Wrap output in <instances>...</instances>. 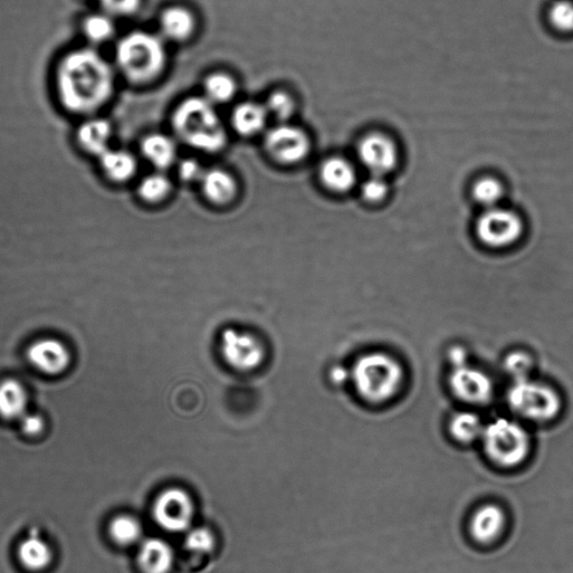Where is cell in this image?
<instances>
[{"label":"cell","instance_id":"3","mask_svg":"<svg viewBox=\"0 0 573 573\" xmlns=\"http://www.w3.org/2000/svg\"><path fill=\"white\" fill-rule=\"evenodd\" d=\"M178 138L194 149L215 154L224 148L227 136L215 104L205 97L188 98L179 103L172 118Z\"/></svg>","mask_w":573,"mask_h":573},{"label":"cell","instance_id":"24","mask_svg":"<svg viewBox=\"0 0 573 573\" xmlns=\"http://www.w3.org/2000/svg\"><path fill=\"white\" fill-rule=\"evenodd\" d=\"M141 151L146 159L159 169L170 167L177 156L174 140L163 134H151L145 137L141 143Z\"/></svg>","mask_w":573,"mask_h":573},{"label":"cell","instance_id":"15","mask_svg":"<svg viewBox=\"0 0 573 573\" xmlns=\"http://www.w3.org/2000/svg\"><path fill=\"white\" fill-rule=\"evenodd\" d=\"M54 552L51 544L42 537L39 529H32L18 547V559L30 571H43L53 562Z\"/></svg>","mask_w":573,"mask_h":573},{"label":"cell","instance_id":"5","mask_svg":"<svg viewBox=\"0 0 573 573\" xmlns=\"http://www.w3.org/2000/svg\"><path fill=\"white\" fill-rule=\"evenodd\" d=\"M481 439L487 456L503 468L520 465L531 451L528 431L510 419L500 418L487 425Z\"/></svg>","mask_w":573,"mask_h":573},{"label":"cell","instance_id":"18","mask_svg":"<svg viewBox=\"0 0 573 573\" xmlns=\"http://www.w3.org/2000/svg\"><path fill=\"white\" fill-rule=\"evenodd\" d=\"M112 136L110 122L103 118L89 117L80 126L77 138L80 146L89 154L101 156L109 149Z\"/></svg>","mask_w":573,"mask_h":573},{"label":"cell","instance_id":"10","mask_svg":"<svg viewBox=\"0 0 573 573\" xmlns=\"http://www.w3.org/2000/svg\"><path fill=\"white\" fill-rule=\"evenodd\" d=\"M154 519L170 533H181L191 527L194 504L191 496L177 487L166 490L155 501Z\"/></svg>","mask_w":573,"mask_h":573},{"label":"cell","instance_id":"25","mask_svg":"<svg viewBox=\"0 0 573 573\" xmlns=\"http://www.w3.org/2000/svg\"><path fill=\"white\" fill-rule=\"evenodd\" d=\"M104 173L112 181L122 183L129 181L137 170V162L130 153L125 150L109 149L101 158Z\"/></svg>","mask_w":573,"mask_h":573},{"label":"cell","instance_id":"17","mask_svg":"<svg viewBox=\"0 0 573 573\" xmlns=\"http://www.w3.org/2000/svg\"><path fill=\"white\" fill-rule=\"evenodd\" d=\"M159 28L163 40L182 43L191 39L196 32V21L188 9L174 6L165 9L160 16Z\"/></svg>","mask_w":573,"mask_h":573},{"label":"cell","instance_id":"4","mask_svg":"<svg viewBox=\"0 0 573 573\" xmlns=\"http://www.w3.org/2000/svg\"><path fill=\"white\" fill-rule=\"evenodd\" d=\"M355 389L369 404L381 405L400 392L405 382V371L395 358L386 353L363 355L350 371Z\"/></svg>","mask_w":573,"mask_h":573},{"label":"cell","instance_id":"39","mask_svg":"<svg viewBox=\"0 0 573 573\" xmlns=\"http://www.w3.org/2000/svg\"><path fill=\"white\" fill-rule=\"evenodd\" d=\"M449 361L454 366V368H459L467 366V354L466 350L463 348H454L449 353Z\"/></svg>","mask_w":573,"mask_h":573},{"label":"cell","instance_id":"7","mask_svg":"<svg viewBox=\"0 0 573 573\" xmlns=\"http://www.w3.org/2000/svg\"><path fill=\"white\" fill-rule=\"evenodd\" d=\"M522 220L503 208H489L477 222V236L491 248H505L519 241L523 234Z\"/></svg>","mask_w":573,"mask_h":573},{"label":"cell","instance_id":"20","mask_svg":"<svg viewBox=\"0 0 573 573\" xmlns=\"http://www.w3.org/2000/svg\"><path fill=\"white\" fill-rule=\"evenodd\" d=\"M138 565L144 573H168L174 565V552L160 539H148L141 544Z\"/></svg>","mask_w":573,"mask_h":573},{"label":"cell","instance_id":"12","mask_svg":"<svg viewBox=\"0 0 573 573\" xmlns=\"http://www.w3.org/2000/svg\"><path fill=\"white\" fill-rule=\"evenodd\" d=\"M28 361L46 376H60L68 371L72 354L63 342L55 339L35 340L27 349Z\"/></svg>","mask_w":573,"mask_h":573},{"label":"cell","instance_id":"14","mask_svg":"<svg viewBox=\"0 0 573 573\" xmlns=\"http://www.w3.org/2000/svg\"><path fill=\"white\" fill-rule=\"evenodd\" d=\"M506 516L504 511L495 504L482 505L473 514L470 531L477 542L489 544L495 542L504 533Z\"/></svg>","mask_w":573,"mask_h":573},{"label":"cell","instance_id":"32","mask_svg":"<svg viewBox=\"0 0 573 573\" xmlns=\"http://www.w3.org/2000/svg\"><path fill=\"white\" fill-rule=\"evenodd\" d=\"M99 8L113 20L134 16L139 11L141 0H97Z\"/></svg>","mask_w":573,"mask_h":573},{"label":"cell","instance_id":"40","mask_svg":"<svg viewBox=\"0 0 573 573\" xmlns=\"http://www.w3.org/2000/svg\"><path fill=\"white\" fill-rule=\"evenodd\" d=\"M349 377L350 372H349L347 368L343 367H335L334 368H331L330 380L333 381L335 385H344Z\"/></svg>","mask_w":573,"mask_h":573},{"label":"cell","instance_id":"36","mask_svg":"<svg viewBox=\"0 0 573 573\" xmlns=\"http://www.w3.org/2000/svg\"><path fill=\"white\" fill-rule=\"evenodd\" d=\"M389 187L381 177H369L362 185V196L369 203H378L385 200Z\"/></svg>","mask_w":573,"mask_h":573},{"label":"cell","instance_id":"26","mask_svg":"<svg viewBox=\"0 0 573 573\" xmlns=\"http://www.w3.org/2000/svg\"><path fill=\"white\" fill-rule=\"evenodd\" d=\"M109 535L113 542L122 547L134 546L143 537V527L134 516L122 514L111 520Z\"/></svg>","mask_w":573,"mask_h":573},{"label":"cell","instance_id":"21","mask_svg":"<svg viewBox=\"0 0 573 573\" xmlns=\"http://www.w3.org/2000/svg\"><path fill=\"white\" fill-rule=\"evenodd\" d=\"M201 183L205 197L215 205H230L238 192L234 177L220 168L207 170Z\"/></svg>","mask_w":573,"mask_h":573},{"label":"cell","instance_id":"27","mask_svg":"<svg viewBox=\"0 0 573 573\" xmlns=\"http://www.w3.org/2000/svg\"><path fill=\"white\" fill-rule=\"evenodd\" d=\"M484 429L480 416L472 412H459L449 425L453 437L462 444H471L482 438Z\"/></svg>","mask_w":573,"mask_h":573},{"label":"cell","instance_id":"2","mask_svg":"<svg viewBox=\"0 0 573 573\" xmlns=\"http://www.w3.org/2000/svg\"><path fill=\"white\" fill-rule=\"evenodd\" d=\"M167 53L162 36L144 31L122 36L116 46L115 69L128 82L145 85L163 74Z\"/></svg>","mask_w":573,"mask_h":573},{"label":"cell","instance_id":"30","mask_svg":"<svg viewBox=\"0 0 573 573\" xmlns=\"http://www.w3.org/2000/svg\"><path fill=\"white\" fill-rule=\"evenodd\" d=\"M503 186L494 178L485 177L480 179L473 186V196L476 202L487 208L495 207L503 196Z\"/></svg>","mask_w":573,"mask_h":573},{"label":"cell","instance_id":"38","mask_svg":"<svg viewBox=\"0 0 573 573\" xmlns=\"http://www.w3.org/2000/svg\"><path fill=\"white\" fill-rule=\"evenodd\" d=\"M205 170L203 169L202 165L196 159H185L178 166L179 178L183 182L194 183L202 181L205 177Z\"/></svg>","mask_w":573,"mask_h":573},{"label":"cell","instance_id":"22","mask_svg":"<svg viewBox=\"0 0 573 573\" xmlns=\"http://www.w3.org/2000/svg\"><path fill=\"white\" fill-rule=\"evenodd\" d=\"M80 30L87 45L98 49L116 36V20L99 9L98 12L89 13L82 18Z\"/></svg>","mask_w":573,"mask_h":573},{"label":"cell","instance_id":"31","mask_svg":"<svg viewBox=\"0 0 573 573\" xmlns=\"http://www.w3.org/2000/svg\"><path fill=\"white\" fill-rule=\"evenodd\" d=\"M264 107H266L269 117L272 116L282 123H286L288 119H291L296 108L293 99L283 91L270 94Z\"/></svg>","mask_w":573,"mask_h":573},{"label":"cell","instance_id":"28","mask_svg":"<svg viewBox=\"0 0 573 573\" xmlns=\"http://www.w3.org/2000/svg\"><path fill=\"white\" fill-rule=\"evenodd\" d=\"M236 82L231 75L215 73L207 77L205 82V98L212 104L230 102L236 94Z\"/></svg>","mask_w":573,"mask_h":573},{"label":"cell","instance_id":"19","mask_svg":"<svg viewBox=\"0 0 573 573\" xmlns=\"http://www.w3.org/2000/svg\"><path fill=\"white\" fill-rule=\"evenodd\" d=\"M320 178L324 186L334 193H347L357 183V172L349 160L330 158L320 168Z\"/></svg>","mask_w":573,"mask_h":573},{"label":"cell","instance_id":"35","mask_svg":"<svg viewBox=\"0 0 573 573\" xmlns=\"http://www.w3.org/2000/svg\"><path fill=\"white\" fill-rule=\"evenodd\" d=\"M185 547L188 551L196 553H208L215 547V535L210 530L198 528L191 530L185 539Z\"/></svg>","mask_w":573,"mask_h":573},{"label":"cell","instance_id":"37","mask_svg":"<svg viewBox=\"0 0 573 573\" xmlns=\"http://www.w3.org/2000/svg\"><path fill=\"white\" fill-rule=\"evenodd\" d=\"M20 428L24 434L28 437H37V435L44 433L46 428V421L44 416L36 412L28 411L25 415H23L21 420L18 421Z\"/></svg>","mask_w":573,"mask_h":573},{"label":"cell","instance_id":"16","mask_svg":"<svg viewBox=\"0 0 573 573\" xmlns=\"http://www.w3.org/2000/svg\"><path fill=\"white\" fill-rule=\"evenodd\" d=\"M30 405L26 387L17 378L0 381V416L8 421H20Z\"/></svg>","mask_w":573,"mask_h":573},{"label":"cell","instance_id":"8","mask_svg":"<svg viewBox=\"0 0 573 573\" xmlns=\"http://www.w3.org/2000/svg\"><path fill=\"white\" fill-rule=\"evenodd\" d=\"M264 147L278 163L295 165L302 162L310 154V140L301 128L281 123L267 132Z\"/></svg>","mask_w":573,"mask_h":573},{"label":"cell","instance_id":"13","mask_svg":"<svg viewBox=\"0 0 573 573\" xmlns=\"http://www.w3.org/2000/svg\"><path fill=\"white\" fill-rule=\"evenodd\" d=\"M451 387L459 400L471 405H485L494 393V387L489 376L480 369L471 367L454 368Z\"/></svg>","mask_w":573,"mask_h":573},{"label":"cell","instance_id":"34","mask_svg":"<svg viewBox=\"0 0 573 573\" xmlns=\"http://www.w3.org/2000/svg\"><path fill=\"white\" fill-rule=\"evenodd\" d=\"M550 21L557 30L573 32V2L558 0L550 8Z\"/></svg>","mask_w":573,"mask_h":573},{"label":"cell","instance_id":"23","mask_svg":"<svg viewBox=\"0 0 573 573\" xmlns=\"http://www.w3.org/2000/svg\"><path fill=\"white\" fill-rule=\"evenodd\" d=\"M268 118L264 104L244 102L234 109L231 121L238 134L251 137L260 134L264 129Z\"/></svg>","mask_w":573,"mask_h":573},{"label":"cell","instance_id":"33","mask_svg":"<svg viewBox=\"0 0 573 573\" xmlns=\"http://www.w3.org/2000/svg\"><path fill=\"white\" fill-rule=\"evenodd\" d=\"M532 358L523 352H514L505 358V371L513 377L514 381L525 380L532 371Z\"/></svg>","mask_w":573,"mask_h":573},{"label":"cell","instance_id":"29","mask_svg":"<svg viewBox=\"0 0 573 573\" xmlns=\"http://www.w3.org/2000/svg\"><path fill=\"white\" fill-rule=\"evenodd\" d=\"M170 191H172V184L167 177L160 173L148 175L138 186L139 196L148 203L164 201Z\"/></svg>","mask_w":573,"mask_h":573},{"label":"cell","instance_id":"9","mask_svg":"<svg viewBox=\"0 0 573 573\" xmlns=\"http://www.w3.org/2000/svg\"><path fill=\"white\" fill-rule=\"evenodd\" d=\"M220 348L225 362L238 371H253L263 362V343L254 335L246 331L234 329L224 330Z\"/></svg>","mask_w":573,"mask_h":573},{"label":"cell","instance_id":"6","mask_svg":"<svg viewBox=\"0 0 573 573\" xmlns=\"http://www.w3.org/2000/svg\"><path fill=\"white\" fill-rule=\"evenodd\" d=\"M511 410L524 419L548 423L560 414L561 397L550 386L532 380L514 381L508 393Z\"/></svg>","mask_w":573,"mask_h":573},{"label":"cell","instance_id":"1","mask_svg":"<svg viewBox=\"0 0 573 573\" xmlns=\"http://www.w3.org/2000/svg\"><path fill=\"white\" fill-rule=\"evenodd\" d=\"M116 81L115 65L91 46L65 52L54 66L56 99L75 116L92 117L106 107L115 93Z\"/></svg>","mask_w":573,"mask_h":573},{"label":"cell","instance_id":"11","mask_svg":"<svg viewBox=\"0 0 573 573\" xmlns=\"http://www.w3.org/2000/svg\"><path fill=\"white\" fill-rule=\"evenodd\" d=\"M358 158L373 177H385L396 167L399 154L390 137L373 132L359 141Z\"/></svg>","mask_w":573,"mask_h":573}]
</instances>
